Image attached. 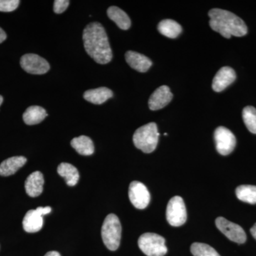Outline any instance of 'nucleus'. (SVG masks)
<instances>
[{
  "instance_id": "22",
  "label": "nucleus",
  "mask_w": 256,
  "mask_h": 256,
  "mask_svg": "<svg viewBox=\"0 0 256 256\" xmlns=\"http://www.w3.org/2000/svg\"><path fill=\"white\" fill-rule=\"evenodd\" d=\"M158 28L161 34L170 38H176L182 32L181 25L172 20H162L158 24Z\"/></svg>"
},
{
  "instance_id": "24",
  "label": "nucleus",
  "mask_w": 256,
  "mask_h": 256,
  "mask_svg": "<svg viewBox=\"0 0 256 256\" xmlns=\"http://www.w3.org/2000/svg\"><path fill=\"white\" fill-rule=\"evenodd\" d=\"M242 119L249 131L256 134V109L252 106H247L242 110Z\"/></svg>"
},
{
  "instance_id": "14",
  "label": "nucleus",
  "mask_w": 256,
  "mask_h": 256,
  "mask_svg": "<svg viewBox=\"0 0 256 256\" xmlns=\"http://www.w3.org/2000/svg\"><path fill=\"white\" fill-rule=\"evenodd\" d=\"M44 178L41 172L32 173L25 182V190L28 196L36 197L43 192Z\"/></svg>"
},
{
  "instance_id": "4",
  "label": "nucleus",
  "mask_w": 256,
  "mask_h": 256,
  "mask_svg": "<svg viewBox=\"0 0 256 256\" xmlns=\"http://www.w3.org/2000/svg\"><path fill=\"white\" fill-rule=\"evenodd\" d=\"M121 227L118 217L114 214L108 215L102 224L101 236L104 244L112 252L117 250L120 242Z\"/></svg>"
},
{
  "instance_id": "13",
  "label": "nucleus",
  "mask_w": 256,
  "mask_h": 256,
  "mask_svg": "<svg viewBox=\"0 0 256 256\" xmlns=\"http://www.w3.org/2000/svg\"><path fill=\"white\" fill-rule=\"evenodd\" d=\"M126 60L131 68L141 73L148 72L152 65V62L149 58L132 50L126 52Z\"/></svg>"
},
{
  "instance_id": "19",
  "label": "nucleus",
  "mask_w": 256,
  "mask_h": 256,
  "mask_svg": "<svg viewBox=\"0 0 256 256\" xmlns=\"http://www.w3.org/2000/svg\"><path fill=\"white\" fill-rule=\"evenodd\" d=\"M108 16L117 24L120 28L128 30L130 28L131 20L128 15L118 6H110L108 9Z\"/></svg>"
},
{
  "instance_id": "11",
  "label": "nucleus",
  "mask_w": 256,
  "mask_h": 256,
  "mask_svg": "<svg viewBox=\"0 0 256 256\" xmlns=\"http://www.w3.org/2000/svg\"><path fill=\"white\" fill-rule=\"evenodd\" d=\"M173 95L170 88L162 86L156 89L150 98L148 105L152 110H158L163 108L172 100Z\"/></svg>"
},
{
  "instance_id": "29",
  "label": "nucleus",
  "mask_w": 256,
  "mask_h": 256,
  "mask_svg": "<svg viewBox=\"0 0 256 256\" xmlns=\"http://www.w3.org/2000/svg\"><path fill=\"white\" fill-rule=\"evenodd\" d=\"M6 38V33L4 32L2 28H0V44L2 43L3 42L5 41Z\"/></svg>"
},
{
  "instance_id": "9",
  "label": "nucleus",
  "mask_w": 256,
  "mask_h": 256,
  "mask_svg": "<svg viewBox=\"0 0 256 256\" xmlns=\"http://www.w3.org/2000/svg\"><path fill=\"white\" fill-rule=\"evenodd\" d=\"M22 68L28 74L42 75L48 72L50 64L44 58L34 54L24 55L20 60Z\"/></svg>"
},
{
  "instance_id": "31",
  "label": "nucleus",
  "mask_w": 256,
  "mask_h": 256,
  "mask_svg": "<svg viewBox=\"0 0 256 256\" xmlns=\"http://www.w3.org/2000/svg\"><path fill=\"white\" fill-rule=\"evenodd\" d=\"M44 256H60V252H47Z\"/></svg>"
},
{
  "instance_id": "1",
  "label": "nucleus",
  "mask_w": 256,
  "mask_h": 256,
  "mask_svg": "<svg viewBox=\"0 0 256 256\" xmlns=\"http://www.w3.org/2000/svg\"><path fill=\"white\" fill-rule=\"evenodd\" d=\"M82 40L88 54L96 63L106 64L112 60V52L108 38L101 24L92 22L88 24L84 28Z\"/></svg>"
},
{
  "instance_id": "10",
  "label": "nucleus",
  "mask_w": 256,
  "mask_h": 256,
  "mask_svg": "<svg viewBox=\"0 0 256 256\" xmlns=\"http://www.w3.org/2000/svg\"><path fill=\"white\" fill-rule=\"evenodd\" d=\"M128 194L131 203L138 210H144L150 202V192L146 185L140 182L134 181L130 183Z\"/></svg>"
},
{
  "instance_id": "28",
  "label": "nucleus",
  "mask_w": 256,
  "mask_h": 256,
  "mask_svg": "<svg viewBox=\"0 0 256 256\" xmlns=\"http://www.w3.org/2000/svg\"><path fill=\"white\" fill-rule=\"evenodd\" d=\"M36 210L40 212V214L42 216L48 214H50V212H52V208L50 206H46V207H38L36 208Z\"/></svg>"
},
{
  "instance_id": "5",
  "label": "nucleus",
  "mask_w": 256,
  "mask_h": 256,
  "mask_svg": "<svg viewBox=\"0 0 256 256\" xmlns=\"http://www.w3.org/2000/svg\"><path fill=\"white\" fill-rule=\"evenodd\" d=\"M138 246L148 256H164L168 252L165 239L156 234H142L138 239Z\"/></svg>"
},
{
  "instance_id": "12",
  "label": "nucleus",
  "mask_w": 256,
  "mask_h": 256,
  "mask_svg": "<svg viewBox=\"0 0 256 256\" xmlns=\"http://www.w3.org/2000/svg\"><path fill=\"white\" fill-rule=\"evenodd\" d=\"M236 78V74L233 68L228 66L223 67L216 74L212 82V88L216 92H222L233 84Z\"/></svg>"
},
{
  "instance_id": "17",
  "label": "nucleus",
  "mask_w": 256,
  "mask_h": 256,
  "mask_svg": "<svg viewBox=\"0 0 256 256\" xmlns=\"http://www.w3.org/2000/svg\"><path fill=\"white\" fill-rule=\"evenodd\" d=\"M114 96V92L110 89L106 87L98 88L87 90L84 92L85 100L95 105H101Z\"/></svg>"
},
{
  "instance_id": "32",
  "label": "nucleus",
  "mask_w": 256,
  "mask_h": 256,
  "mask_svg": "<svg viewBox=\"0 0 256 256\" xmlns=\"http://www.w3.org/2000/svg\"><path fill=\"white\" fill-rule=\"evenodd\" d=\"M3 102V98L2 96H0V106L2 105V104Z\"/></svg>"
},
{
  "instance_id": "27",
  "label": "nucleus",
  "mask_w": 256,
  "mask_h": 256,
  "mask_svg": "<svg viewBox=\"0 0 256 256\" xmlns=\"http://www.w3.org/2000/svg\"><path fill=\"white\" fill-rule=\"evenodd\" d=\"M70 2L67 0H56L54 4V11L56 14H62L68 8Z\"/></svg>"
},
{
  "instance_id": "7",
  "label": "nucleus",
  "mask_w": 256,
  "mask_h": 256,
  "mask_svg": "<svg viewBox=\"0 0 256 256\" xmlns=\"http://www.w3.org/2000/svg\"><path fill=\"white\" fill-rule=\"evenodd\" d=\"M214 140L217 151L224 156L230 154L236 144V139L233 132L222 126L216 129Z\"/></svg>"
},
{
  "instance_id": "6",
  "label": "nucleus",
  "mask_w": 256,
  "mask_h": 256,
  "mask_svg": "<svg viewBox=\"0 0 256 256\" xmlns=\"http://www.w3.org/2000/svg\"><path fill=\"white\" fill-rule=\"evenodd\" d=\"M166 217L172 226H180L186 222V206L181 196H175L170 200L166 206Z\"/></svg>"
},
{
  "instance_id": "16",
  "label": "nucleus",
  "mask_w": 256,
  "mask_h": 256,
  "mask_svg": "<svg viewBox=\"0 0 256 256\" xmlns=\"http://www.w3.org/2000/svg\"><path fill=\"white\" fill-rule=\"evenodd\" d=\"M26 158L23 156H12L5 160L0 164V175L8 176L14 174L26 164Z\"/></svg>"
},
{
  "instance_id": "21",
  "label": "nucleus",
  "mask_w": 256,
  "mask_h": 256,
  "mask_svg": "<svg viewBox=\"0 0 256 256\" xmlns=\"http://www.w3.org/2000/svg\"><path fill=\"white\" fill-rule=\"evenodd\" d=\"M48 116L46 111L40 106H30L24 114H23V120L25 124L28 126H33L42 122L45 118Z\"/></svg>"
},
{
  "instance_id": "23",
  "label": "nucleus",
  "mask_w": 256,
  "mask_h": 256,
  "mask_svg": "<svg viewBox=\"0 0 256 256\" xmlns=\"http://www.w3.org/2000/svg\"><path fill=\"white\" fill-rule=\"evenodd\" d=\"M236 194L240 201L252 204H256V186L240 185L236 190Z\"/></svg>"
},
{
  "instance_id": "25",
  "label": "nucleus",
  "mask_w": 256,
  "mask_h": 256,
  "mask_svg": "<svg viewBox=\"0 0 256 256\" xmlns=\"http://www.w3.org/2000/svg\"><path fill=\"white\" fill-rule=\"evenodd\" d=\"M191 252L194 256H220L214 248L202 242H194Z\"/></svg>"
},
{
  "instance_id": "3",
  "label": "nucleus",
  "mask_w": 256,
  "mask_h": 256,
  "mask_svg": "<svg viewBox=\"0 0 256 256\" xmlns=\"http://www.w3.org/2000/svg\"><path fill=\"white\" fill-rule=\"evenodd\" d=\"M159 136L158 126L150 122L138 128L133 134V142L143 152L151 153L156 150Z\"/></svg>"
},
{
  "instance_id": "18",
  "label": "nucleus",
  "mask_w": 256,
  "mask_h": 256,
  "mask_svg": "<svg viewBox=\"0 0 256 256\" xmlns=\"http://www.w3.org/2000/svg\"><path fill=\"white\" fill-rule=\"evenodd\" d=\"M58 174L65 180L66 183L70 186H74L78 182L80 175L78 170L69 163L62 162L57 168Z\"/></svg>"
},
{
  "instance_id": "30",
  "label": "nucleus",
  "mask_w": 256,
  "mask_h": 256,
  "mask_svg": "<svg viewBox=\"0 0 256 256\" xmlns=\"http://www.w3.org/2000/svg\"><path fill=\"white\" fill-rule=\"evenodd\" d=\"M250 233H252V236L256 240V223L254 224V226L250 228Z\"/></svg>"
},
{
  "instance_id": "2",
  "label": "nucleus",
  "mask_w": 256,
  "mask_h": 256,
  "mask_svg": "<svg viewBox=\"0 0 256 256\" xmlns=\"http://www.w3.org/2000/svg\"><path fill=\"white\" fill-rule=\"evenodd\" d=\"M210 25L214 31L218 32L224 38L232 36L240 37L248 33L246 24L236 15L222 9H212L208 12Z\"/></svg>"
},
{
  "instance_id": "8",
  "label": "nucleus",
  "mask_w": 256,
  "mask_h": 256,
  "mask_svg": "<svg viewBox=\"0 0 256 256\" xmlns=\"http://www.w3.org/2000/svg\"><path fill=\"white\" fill-rule=\"evenodd\" d=\"M216 225L229 240L240 244L246 242V234L238 224L229 222L224 217H218L216 220Z\"/></svg>"
},
{
  "instance_id": "20",
  "label": "nucleus",
  "mask_w": 256,
  "mask_h": 256,
  "mask_svg": "<svg viewBox=\"0 0 256 256\" xmlns=\"http://www.w3.org/2000/svg\"><path fill=\"white\" fill-rule=\"evenodd\" d=\"M70 144L78 154L84 156H92L94 154V150H95L92 139L85 136L74 138L70 142Z\"/></svg>"
},
{
  "instance_id": "15",
  "label": "nucleus",
  "mask_w": 256,
  "mask_h": 256,
  "mask_svg": "<svg viewBox=\"0 0 256 256\" xmlns=\"http://www.w3.org/2000/svg\"><path fill=\"white\" fill-rule=\"evenodd\" d=\"M43 216L36 210L26 212L22 222L23 228L28 233H36L43 227Z\"/></svg>"
},
{
  "instance_id": "26",
  "label": "nucleus",
  "mask_w": 256,
  "mask_h": 256,
  "mask_svg": "<svg viewBox=\"0 0 256 256\" xmlns=\"http://www.w3.org/2000/svg\"><path fill=\"white\" fill-rule=\"evenodd\" d=\"M20 3L18 0H0V12H10L14 11Z\"/></svg>"
}]
</instances>
